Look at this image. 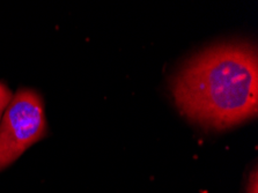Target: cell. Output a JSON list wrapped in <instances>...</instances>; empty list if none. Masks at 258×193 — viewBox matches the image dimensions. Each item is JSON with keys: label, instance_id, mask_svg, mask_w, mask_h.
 I'll return each instance as SVG.
<instances>
[{"label": "cell", "instance_id": "1", "mask_svg": "<svg viewBox=\"0 0 258 193\" xmlns=\"http://www.w3.org/2000/svg\"><path fill=\"white\" fill-rule=\"evenodd\" d=\"M179 110L205 127L225 130L257 115L258 57L250 43L202 51L171 80Z\"/></svg>", "mask_w": 258, "mask_h": 193}, {"label": "cell", "instance_id": "2", "mask_svg": "<svg viewBox=\"0 0 258 193\" xmlns=\"http://www.w3.org/2000/svg\"><path fill=\"white\" fill-rule=\"evenodd\" d=\"M45 136L46 119L41 95L34 89H19L0 120V171Z\"/></svg>", "mask_w": 258, "mask_h": 193}, {"label": "cell", "instance_id": "3", "mask_svg": "<svg viewBox=\"0 0 258 193\" xmlns=\"http://www.w3.org/2000/svg\"><path fill=\"white\" fill-rule=\"evenodd\" d=\"M12 98H13V94H12L10 88L3 82H0V120H2L4 112L9 106Z\"/></svg>", "mask_w": 258, "mask_h": 193}, {"label": "cell", "instance_id": "4", "mask_svg": "<svg viewBox=\"0 0 258 193\" xmlns=\"http://www.w3.org/2000/svg\"><path fill=\"white\" fill-rule=\"evenodd\" d=\"M258 180H257V170L252 171V176L250 175V178H249V183H248V190L247 193H258Z\"/></svg>", "mask_w": 258, "mask_h": 193}]
</instances>
